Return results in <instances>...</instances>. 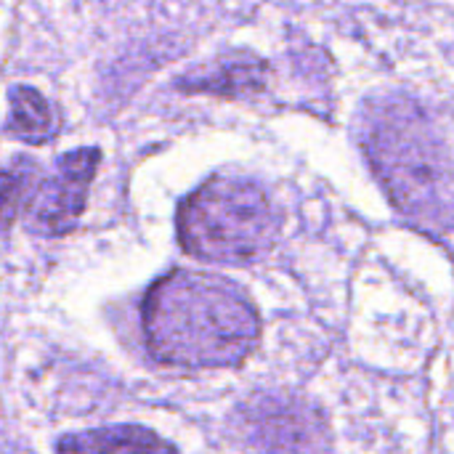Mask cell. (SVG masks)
Segmentation results:
<instances>
[{
	"label": "cell",
	"mask_w": 454,
	"mask_h": 454,
	"mask_svg": "<svg viewBox=\"0 0 454 454\" xmlns=\"http://www.w3.org/2000/svg\"><path fill=\"white\" fill-rule=\"evenodd\" d=\"M149 354L160 364L221 370L242 364L261 338V319L229 279L176 269L157 279L141 309Z\"/></svg>",
	"instance_id": "1"
},
{
	"label": "cell",
	"mask_w": 454,
	"mask_h": 454,
	"mask_svg": "<svg viewBox=\"0 0 454 454\" xmlns=\"http://www.w3.org/2000/svg\"><path fill=\"white\" fill-rule=\"evenodd\" d=\"M176 229L192 258L245 266L263 258L277 242L279 213L261 184L215 176L181 202Z\"/></svg>",
	"instance_id": "2"
},
{
	"label": "cell",
	"mask_w": 454,
	"mask_h": 454,
	"mask_svg": "<svg viewBox=\"0 0 454 454\" xmlns=\"http://www.w3.org/2000/svg\"><path fill=\"white\" fill-rule=\"evenodd\" d=\"M367 152H372L394 200L410 213L423 210L447 181L439 144L423 138L418 120L402 117V112H394V117L375 128Z\"/></svg>",
	"instance_id": "3"
},
{
	"label": "cell",
	"mask_w": 454,
	"mask_h": 454,
	"mask_svg": "<svg viewBox=\"0 0 454 454\" xmlns=\"http://www.w3.org/2000/svg\"><path fill=\"white\" fill-rule=\"evenodd\" d=\"M98 162L101 152L96 146L74 149L59 157L53 173L43 178L27 205V229L40 237L69 234L85 210L88 189L93 184Z\"/></svg>",
	"instance_id": "4"
},
{
	"label": "cell",
	"mask_w": 454,
	"mask_h": 454,
	"mask_svg": "<svg viewBox=\"0 0 454 454\" xmlns=\"http://www.w3.org/2000/svg\"><path fill=\"white\" fill-rule=\"evenodd\" d=\"M255 442L266 450H322V420L303 404L290 399H266L258 410H250Z\"/></svg>",
	"instance_id": "5"
},
{
	"label": "cell",
	"mask_w": 454,
	"mask_h": 454,
	"mask_svg": "<svg viewBox=\"0 0 454 454\" xmlns=\"http://www.w3.org/2000/svg\"><path fill=\"white\" fill-rule=\"evenodd\" d=\"M266 64L253 53H226L184 74L176 85L186 93L210 96H250L263 90Z\"/></svg>",
	"instance_id": "6"
},
{
	"label": "cell",
	"mask_w": 454,
	"mask_h": 454,
	"mask_svg": "<svg viewBox=\"0 0 454 454\" xmlns=\"http://www.w3.org/2000/svg\"><path fill=\"white\" fill-rule=\"evenodd\" d=\"M8 133L27 141L43 144L53 136L56 120L45 96L29 85H11L8 88Z\"/></svg>",
	"instance_id": "7"
},
{
	"label": "cell",
	"mask_w": 454,
	"mask_h": 454,
	"mask_svg": "<svg viewBox=\"0 0 454 454\" xmlns=\"http://www.w3.org/2000/svg\"><path fill=\"white\" fill-rule=\"evenodd\" d=\"M61 452H170L176 450L170 442H162L152 431L120 426V428H104V431H88L69 436L56 444Z\"/></svg>",
	"instance_id": "8"
},
{
	"label": "cell",
	"mask_w": 454,
	"mask_h": 454,
	"mask_svg": "<svg viewBox=\"0 0 454 454\" xmlns=\"http://www.w3.org/2000/svg\"><path fill=\"white\" fill-rule=\"evenodd\" d=\"M35 176H37V168L29 160H16L5 170H0V234L16 218L21 202L27 200L32 189Z\"/></svg>",
	"instance_id": "9"
}]
</instances>
